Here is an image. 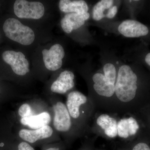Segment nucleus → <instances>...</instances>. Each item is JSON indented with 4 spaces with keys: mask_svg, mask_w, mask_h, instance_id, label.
I'll use <instances>...</instances> for the list:
<instances>
[{
    "mask_svg": "<svg viewBox=\"0 0 150 150\" xmlns=\"http://www.w3.org/2000/svg\"><path fill=\"white\" fill-rule=\"evenodd\" d=\"M137 75L131 67L123 65L119 68L115 85V93L118 99L123 102L132 100L137 89Z\"/></svg>",
    "mask_w": 150,
    "mask_h": 150,
    "instance_id": "f257e3e1",
    "label": "nucleus"
},
{
    "mask_svg": "<svg viewBox=\"0 0 150 150\" xmlns=\"http://www.w3.org/2000/svg\"><path fill=\"white\" fill-rule=\"evenodd\" d=\"M6 36L11 40L24 46L32 44L35 39L34 31L14 18L6 20L3 25Z\"/></svg>",
    "mask_w": 150,
    "mask_h": 150,
    "instance_id": "f03ea898",
    "label": "nucleus"
},
{
    "mask_svg": "<svg viewBox=\"0 0 150 150\" xmlns=\"http://www.w3.org/2000/svg\"><path fill=\"white\" fill-rule=\"evenodd\" d=\"M14 12L20 18L39 19L45 13V8L42 3L17 0L13 6Z\"/></svg>",
    "mask_w": 150,
    "mask_h": 150,
    "instance_id": "7ed1b4c3",
    "label": "nucleus"
},
{
    "mask_svg": "<svg viewBox=\"0 0 150 150\" xmlns=\"http://www.w3.org/2000/svg\"><path fill=\"white\" fill-rule=\"evenodd\" d=\"M2 58L16 74L24 76L29 72V62L22 52L6 51L3 53Z\"/></svg>",
    "mask_w": 150,
    "mask_h": 150,
    "instance_id": "20e7f679",
    "label": "nucleus"
},
{
    "mask_svg": "<svg viewBox=\"0 0 150 150\" xmlns=\"http://www.w3.org/2000/svg\"><path fill=\"white\" fill-rule=\"evenodd\" d=\"M43 61L47 69L55 71L62 67L65 56L64 48L59 44L53 45L49 50L42 51Z\"/></svg>",
    "mask_w": 150,
    "mask_h": 150,
    "instance_id": "39448f33",
    "label": "nucleus"
},
{
    "mask_svg": "<svg viewBox=\"0 0 150 150\" xmlns=\"http://www.w3.org/2000/svg\"><path fill=\"white\" fill-rule=\"evenodd\" d=\"M118 30L123 36L128 38L145 36L149 33L146 26L134 20H126L122 22L118 26Z\"/></svg>",
    "mask_w": 150,
    "mask_h": 150,
    "instance_id": "423d86ee",
    "label": "nucleus"
},
{
    "mask_svg": "<svg viewBox=\"0 0 150 150\" xmlns=\"http://www.w3.org/2000/svg\"><path fill=\"white\" fill-rule=\"evenodd\" d=\"M54 113V124L57 131L66 132L70 129L71 125L69 112L67 107L62 102L57 103L53 107Z\"/></svg>",
    "mask_w": 150,
    "mask_h": 150,
    "instance_id": "0eeeda50",
    "label": "nucleus"
},
{
    "mask_svg": "<svg viewBox=\"0 0 150 150\" xmlns=\"http://www.w3.org/2000/svg\"><path fill=\"white\" fill-rule=\"evenodd\" d=\"M89 17L88 12L67 13L61 20V26L65 33H71L83 26Z\"/></svg>",
    "mask_w": 150,
    "mask_h": 150,
    "instance_id": "6e6552de",
    "label": "nucleus"
},
{
    "mask_svg": "<svg viewBox=\"0 0 150 150\" xmlns=\"http://www.w3.org/2000/svg\"><path fill=\"white\" fill-rule=\"evenodd\" d=\"M74 75L69 71H65L61 73L57 80L51 86L53 92L64 94L73 88L74 86Z\"/></svg>",
    "mask_w": 150,
    "mask_h": 150,
    "instance_id": "1a4fd4ad",
    "label": "nucleus"
},
{
    "mask_svg": "<svg viewBox=\"0 0 150 150\" xmlns=\"http://www.w3.org/2000/svg\"><path fill=\"white\" fill-rule=\"evenodd\" d=\"M53 133V129L48 125L35 130L22 129L19 132V136L25 141L30 143H34L38 140L51 137Z\"/></svg>",
    "mask_w": 150,
    "mask_h": 150,
    "instance_id": "9d476101",
    "label": "nucleus"
},
{
    "mask_svg": "<svg viewBox=\"0 0 150 150\" xmlns=\"http://www.w3.org/2000/svg\"><path fill=\"white\" fill-rule=\"evenodd\" d=\"M92 79L94 82V89L99 95L110 97L115 93V85L109 82L102 74H95Z\"/></svg>",
    "mask_w": 150,
    "mask_h": 150,
    "instance_id": "9b49d317",
    "label": "nucleus"
},
{
    "mask_svg": "<svg viewBox=\"0 0 150 150\" xmlns=\"http://www.w3.org/2000/svg\"><path fill=\"white\" fill-rule=\"evenodd\" d=\"M86 97L78 91L70 93L68 95L67 102V107L70 115L76 119L80 115V106L87 102Z\"/></svg>",
    "mask_w": 150,
    "mask_h": 150,
    "instance_id": "f8f14e48",
    "label": "nucleus"
},
{
    "mask_svg": "<svg viewBox=\"0 0 150 150\" xmlns=\"http://www.w3.org/2000/svg\"><path fill=\"white\" fill-rule=\"evenodd\" d=\"M60 10L66 13H83L88 12L87 4L83 0H61L59 3Z\"/></svg>",
    "mask_w": 150,
    "mask_h": 150,
    "instance_id": "ddd939ff",
    "label": "nucleus"
},
{
    "mask_svg": "<svg viewBox=\"0 0 150 150\" xmlns=\"http://www.w3.org/2000/svg\"><path fill=\"white\" fill-rule=\"evenodd\" d=\"M51 121V115L48 112H45L38 115L21 118V122L23 125L35 130L48 126Z\"/></svg>",
    "mask_w": 150,
    "mask_h": 150,
    "instance_id": "4468645a",
    "label": "nucleus"
},
{
    "mask_svg": "<svg viewBox=\"0 0 150 150\" xmlns=\"http://www.w3.org/2000/svg\"><path fill=\"white\" fill-rule=\"evenodd\" d=\"M139 129L137 121L132 117L121 119L117 124L118 134L121 138H127L135 135Z\"/></svg>",
    "mask_w": 150,
    "mask_h": 150,
    "instance_id": "2eb2a0df",
    "label": "nucleus"
},
{
    "mask_svg": "<svg viewBox=\"0 0 150 150\" xmlns=\"http://www.w3.org/2000/svg\"><path fill=\"white\" fill-rule=\"evenodd\" d=\"M98 125L104 130L105 134L110 138H114L118 134L117 123L114 118L107 114L100 115L97 119Z\"/></svg>",
    "mask_w": 150,
    "mask_h": 150,
    "instance_id": "dca6fc26",
    "label": "nucleus"
},
{
    "mask_svg": "<svg viewBox=\"0 0 150 150\" xmlns=\"http://www.w3.org/2000/svg\"><path fill=\"white\" fill-rule=\"evenodd\" d=\"M114 1L112 0H102L94 6L92 11V18L94 20L99 21L105 17L104 12L112 6Z\"/></svg>",
    "mask_w": 150,
    "mask_h": 150,
    "instance_id": "f3484780",
    "label": "nucleus"
},
{
    "mask_svg": "<svg viewBox=\"0 0 150 150\" xmlns=\"http://www.w3.org/2000/svg\"><path fill=\"white\" fill-rule=\"evenodd\" d=\"M104 76L108 81L115 85L116 80V71L115 66L111 63H107L103 67Z\"/></svg>",
    "mask_w": 150,
    "mask_h": 150,
    "instance_id": "a211bd4d",
    "label": "nucleus"
},
{
    "mask_svg": "<svg viewBox=\"0 0 150 150\" xmlns=\"http://www.w3.org/2000/svg\"><path fill=\"white\" fill-rule=\"evenodd\" d=\"M18 113L22 118L28 117L32 115V110L29 105L27 103L22 105L19 109Z\"/></svg>",
    "mask_w": 150,
    "mask_h": 150,
    "instance_id": "6ab92c4d",
    "label": "nucleus"
},
{
    "mask_svg": "<svg viewBox=\"0 0 150 150\" xmlns=\"http://www.w3.org/2000/svg\"><path fill=\"white\" fill-rule=\"evenodd\" d=\"M117 11H118V8L117 6H112L108 11L107 14L105 15V17L109 19L113 18L117 14Z\"/></svg>",
    "mask_w": 150,
    "mask_h": 150,
    "instance_id": "aec40b11",
    "label": "nucleus"
},
{
    "mask_svg": "<svg viewBox=\"0 0 150 150\" xmlns=\"http://www.w3.org/2000/svg\"><path fill=\"white\" fill-rule=\"evenodd\" d=\"M18 150H35L33 147L25 142H22L18 145Z\"/></svg>",
    "mask_w": 150,
    "mask_h": 150,
    "instance_id": "412c9836",
    "label": "nucleus"
},
{
    "mask_svg": "<svg viewBox=\"0 0 150 150\" xmlns=\"http://www.w3.org/2000/svg\"><path fill=\"white\" fill-rule=\"evenodd\" d=\"M133 150H150V148L146 144L140 143L137 144L134 147Z\"/></svg>",
    "mask_w": 150,
    "mask_h": 150,
    "instance_id": "4be33fe9",
    "label": "nucleus"
},
{
    "mask_svg": "<svg viewBox=\"0 0 150 150\" xmlns=\"http://www.w3.org/2000/svg\"><path fill=\"white\" fill-rule=\"evenodd\" d=\"M145 62L148 64L149 66H150V53L147 54L146 57H145Z\"/></svg>",
    "mask_w": 150,
    "mask_h": 150,
    "instance_id": "5701e85b",
    "label": "nucleus"
},
{
    "mask_svg": "<svg viewBox=\"0 0 150 150\" xmlns=\"http://www.w3.org/2000/svg\"><path fill=\"white\" fill-rule=\"evenodd\" d=\"M46 150H59V148L56 147L50 148Z\"/></svg>",
    "mask_w": 150,
    "mask_h": 150,
    "instance_id": "b1692460",
    "label": "nucleus"
}]
</instances>
